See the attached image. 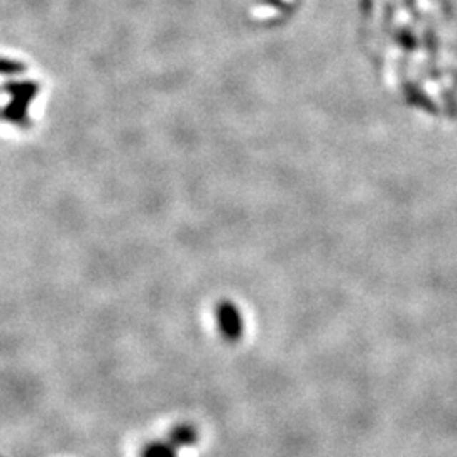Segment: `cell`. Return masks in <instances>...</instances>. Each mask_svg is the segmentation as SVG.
Wrapping results in <instances>:
<instances>
[{
    "label": "cell",
    "instance_id": "obj_1",
    "mask_svg": "<svg viewBox=\"0 0 457 457\" xmlns=\"http://www.w3.org/2000/svg\"><path fill=\"white\" fill-rule=\"evenodd\" d=\"M199 438V433H196L195 427L191 425H176L170 433V442L176 447H189L194 446Z\"/></svg>",
    "mask_w": 457,
    "mask_h": 457
},
{
    "label": "cell",
    "instance_id": "obj_2",
    "mask_svg": "<svg viewBox=\"0 0 457 457\" xmlns=\"http://www.w3.org/2000/svg\"><path fill=\"white\" fill-rule=\"evenodd\" d=\"M143 457H178V454L171 442H151L144 447Z\"/></svg>",
    "mask_w": 457,
    "mask_h": 457
}]
</instances>
